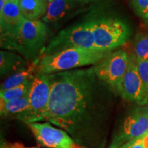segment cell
<instances>
[{
  "instance_id": "23",
  "label": "cell",
  "mask_w": 148,
  "mask_h": 148,
  "mask_svg": "<svg viewBox=\"0 0 148 148\" xmlns=\"http://www.w3.org/2000/svg\"><path fill=\"white\" fill-rule=\"evenodd\" d=\"M8 0H0V12L4 8L5 5L8 3Z\"/></svg>"
},
{
  "instance_id": "13",
  "label": "cell",
  "mask_w": 148,
  "mask_h": 148,
  "mask_svg": "<svg viewBox=\"0 0 148 148\" xmlns=\"http://www.w3.org/2000/svg\"><path fill=\"white\" fill-rule=\"evenodd\" d=\"M25 60L16 53L0 51V74L1 76L10 75L23 71L27 67Z\"/></svg>"
},
{
  "instance_id": "24",
  "label": "cell",
  "mask_w": 148,
  "mask_h": 148,
  "mask_svg": "<svg viewBox=\"0 0 148 148\" xmlns=\"http://www.w3.org/2000/svg\"><path fill=\"white\" fill-rule=\"evenodd\" d=\"M143 143H144V145H145V147L148 148V134L146 135L145 136H144Z\"/></svg>"
},
{
  "instance_id": "15",
  "label": "cell",
  "mask_w": 148,
  "mask_h": 148,
  "mask_svg": "<svg viewBox=\"0 0 148 148\" xmlns=\"http://www.w3.org/2000/svg\"><path fill=\"white\" fill-rule=\"evenodd\" d=\"M40 58L35 59L30 65H29L26 69L23 70V71L12 74V75L7 77L1 85L0 92L5 91V90L10 89L12 88L16 87V86L22 84L25 81L28 80L29 79L34 78L35 76L33 74L35 71L36 73L37 66H38V62L40 61Z\"/></svg>"
},
{
  "instance_id": "8",
  "label": "cell",
  "mask_w": 148,
  "mask_h": 148,
  "mask_svg": "<svg viewBox=\"0 0 148 148\" xmlns=\"http://www.w3.org/2000/svg\"><path fill=\"white\" fill-rule=\"evenodd\" d=\"M148 134V107L137 108L125 118L111 140L108 148H118L134 139Z\"/></svg>"
},
{
  "instance_id": "25",
  "label": "cell",
  "mask_w": 148,
  "mask_h": 148,
  "mask_svg": "<svg viewBox=\"0 0 148 148\" xmlns=\"http://www.w3.org/2000/svg\"><path fill=\"white\" fill-rule=\"evenodd\" d=\"M143 18H144V19H145V21H147V23H148V14H146V15H145V16H144Z\"/></svg>"
},
{
  "instance_id": "9",
  "label": "cell",
  "mask_w": 148,
  "mask_h": 148,
  "mask_svg": "<svg viewBox=\"0 0 148 148\" xmlns=\"http://www.w3.org/2000/svg\"><path fill=\"white\" fill-rule=\"evenodd\" d=\"M38 143L47 148H82L64 130L47 121L27 123Z\"/></svg>"
},
{
  "instance_id": "1",
  "label": "cell",
  "mask_w": 148,
  "mask_h": 148,
  "mask_svg": "<svg viewBox=\"0 0 148 148\" xmlns=\"http://www.w3.org/2000/svg\"><path fill=\"white\" fill-rule=\"evenodd\" d=\"M49 101L42 121L65 130L82 148L106 145L113 89L94 66L48 75Z\"/></svg>"
},
{
  "instance_id": "19",
  "label": "cell",
  "mask_w": 148,
  "mask_h": 148,
  "mask_svg": "<svg viewBox=\"0 0 148 148\" xmlns=\"http://www.w3.org/2000/svg\"><path fill=\"white\" fill-rule=\"evenodd\" d=\"M131 4L138 16L143 17L148 14V0H131Z\"/></svg>"
},
{
  "instance_id": "12",
  "label": "cell",
  "mask_w": 148,
  "mask_h": 148,
  "mask_svg": "<svg viewBox=\"0 0 148 148\" xmlns=\"http://www.w3.org/2000/svg\"><path fill=\"white\" fill-rule=\"evenodd\" d=\"M25 20L20 10L18 3L8 1L0 12L1 42L12 38Z\"/></svg>"
},
{
  "instance_id": "5",
  "label": "cell",
  "mask_w": 148,
  "mask_h": 148,
  "mask_svg": "<svg viewBox=\"0 0 148 148\" xmlns=\"http://www.w3.org/2000/svg\"><path fill=\"white\" fill-rule=\"evenodd\" d=\"M92 33L96 49L111 51L123 45L129 37L127 25L121 20L112 17H102L91 21Z\"/></svg>"
},
{
  "instance_id": "16",
  "label": "cell",
  "mask_w": 148,
  "mask_h": 148,
  "mask_svg": "<svg viewBox=\"0 0 148 148\" xmlns=\"http://www.w3.org/2000/svg\"><path fill=\"white\" fill-rule=\"evenodd\" d=\"M29 107V92L26 95L14 100L0 102V114L1 116H15L16 118L26 111Z\"/></svg>"
},
{
  "instance_id": "21",
  "label": "cell",
  "mask_w": 148,
  "mask_h": 148,
  "mask_svg": "<svg viewBox=\"0 0 148 148\" xmlns=\"http://www.w3.org/2000/svg\"><path fill=\"white\" fill-rule=\"evenodd\" d=\"M143 138H139L130 140L118 148H145L143 143Z\"/></svg>"
},
{
  "instance_id": "4",
  "label": "cell",
  "mask_w": 148,
  "mask_h": 148,
  "mask_svg": "<svg viewBox=\"0 0 148 148\" xmlns=\"http://www.w3.org/2000/svg\"><path fill=\"white\" fill-rule=\"evenodd\" d=\"M73 48L96 49L92 33L91 21L67 27L60 31L49 40L41 53L50 55Z\"/></svg>"
},
{
  "instance_id": "28",
  "label": "cell",
  "mask_w": 148,
  "mask_h": 148,
  "mask_svg": "<svg viewBox=\"0 0 148 148\" xmlns=\"http://www.w3.org/2000/svg\"><path fill=\"white\" fill-rule=\"evenodd\" d=\"M54 1V0H48V1H49V2H50V1Z\"/></svg>"
},
{
  "instance_id": "11",
  "label": "cell",
  "mask_w": 148,
  "mask_h": 148,
  "mask_svg": "<svg viewBox=\"0 0 148 148\" xmlns=\"http://www.w3.org/2000/svg\"><path fill=\"white\" fill-rule=\"evenodd\" d=\"M90 0H54L49 2L47 13L42 18L45 23H56L75 16L86 9Z\"/></svg>"
},
{
  "instance_id": "7",
  "label": "cell",
  "mask_w": 148,
  "mask_h": 148,
  "mask_svg": "<svg viewBox=\"0 0 148 148\" xmlns=\"http://www.w3.org/2000/svg\"><path fill=\"white\" fill-rule=\"evenodd\" d=\"M130 57L125 51L110 52L99 63L94 65L98 78L118 92L120 84L129 65Z\"/></svg>"
},
{
  "instance_id": "18",
  "label": "cell",
  "mask_w": 148,
  "mask_h": 148,
  "mask_svg": "<svg viewBox=\"0 0 148 148\" xmlns=\"http://www.w3.org/2000/svg\"><path fill=\"white\" fill-rule=\"evenodd\" d=\"M134 49L136 60H148V34L138 33L136 34Z\"/></svg>"
},
{
  "instance_id": "20",
  "label": "cell",
  "mask_w": 148,
  "mask_h": 148,
  "mask_svg": "<svg viewBox=\"0 0 148 148\" xmlns=\"http://www.w3.org/2000/svg\"><path fill=\"white\" fill-rule=\"evenodd\" d=\"M138 71L146 90L148 91V60H136Z\"/></svg>"
},
{
  "instance_id": "17",
  "label": "cell",
  "mask_w": 148,
  "mask_h": 148,
  "mask_svg": "<svg viewBox=\"0 0 148 148\" xmlns=\"http://www.w3.org/2000/svg\"><path fill=\"white\" fill-rule=\"evenodd\" d=\"M34 78L29 79L16 87L0 92V102H6V101L14 100L26 95L29 91Z\"/></svg>"
},
{
  "instance_id": "22",
  "label": "cell",
  "mask_w": 148,
  "mask_h": 148,
  "mask_svg": "<svg viewBox=\"0 0 148 148\" xmlns=\"http://www.w3.org/2000/svg\"><path fill=\"white\" fill-rule=\"evenodd\" d=\"M0 148H36V147H28L21 145L19 143H1Z\"/></svg>"
},
{
  "instance_id": "27",
  "label": "cell",
  "mask_w": 148,
  "mask_h": 148,
  "mask_svg": "<svg viewBox=\"0 0 148 148\" xmlns=\"http://www.w3.org/2000/svg\"><path fill=\"white\" fill-rule=\"evenodd\" d=\"M90 1H91L92 2H93V1H98V0H90Z\"/></svg>"
},
{
  "instance_id": "3",
  "label": "cell",
  "mask_w": 148,
  "mask_h": 148,
  "mask_svg": "<svg viewBox=\"0 0 148 148\" xmlns=\"http://www.w3.org/2000/svg\"><path fill=\"white\" fill-rule=\"evenodd\" d=\"M50 33V29L45 22L25 18L14 37L1 42V47L16 51L25 56H31L39 51L42 52L41 49L43 50L45 48Z\"/></svg>"
},
{
  "instance_id": "10",
  "label": "cell",
  "mask_w": 148,
  "mask_h": 148,
  "mask_svg": "<svg viewBox=\"0 0 148 148\" xmlns=\"http://www.w3.org/2000/svg\"><path fill=\"white\" fill-rule=\"evenodd\" d=\"M118 93L125 100L136 102L140 106L148 103V91L138 71L135 57H130L129 65L118 90Z\"/></svg>"
},
{
  "instance_id": "2",
  "label": "cell",
  "mask_w": 148,
  "mask_h": 148,
  "mask_svg": "<svg viewBox=\"0 0 148 148\" xmlns=\"http://www.w3.org/2000/svg\"><path fill=\"white\" fill-rule=\"evenodd\" d=\"M111 51L73 48L50 55L42 56L36 69V75H49L61 71L79 69L97 64Z\"/></svg>"
},
{
  "instance_id": "6",
  "label": "cell",
  "mask_w": 148,
  "mask_h": 148,
  "mask_svg": "<svg viewBox=\"0 0 148 148\" xmlns=\"http://www.w3.org/2000/svg\"><path fill=\"white\" fill-rule=\"evenodd\" d=\"M51 93L48 75H36L29 91V107L17 119L25 123L41 122L47 110Z\"/></svg>"
},
{
  "instance_id": "14",
  "label": "cell",
  "mask_w": 148,
  "mask_h": 148,
  "mask_svg": "<svg viewBox=\"0 0 148 148\" xmlns=\"http://www.w3.org/2000/svg\"><path fill=\"white\" fill-rule=\"evenodd\" d=\"M49 5L48 0H19L18 6L25 19L40 21L45 16Z\"/></svg>"
},
{
  "instance_id": "26",
  "label": "cell",
  "mask_w": 148,
  "mask_h": 148,
  "mask_svg": "<svg viewBox=\"0 0 148 148\" xmlns=\"http://www.w3.org/2000/svg\"><path fill=\"white\" fill-rule=\"evenodd\" d=\"M8 1H11V2H15V3H18L19 1V0H8Z\"/></svg>"
}]
</instances>
